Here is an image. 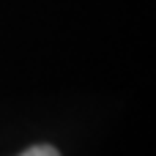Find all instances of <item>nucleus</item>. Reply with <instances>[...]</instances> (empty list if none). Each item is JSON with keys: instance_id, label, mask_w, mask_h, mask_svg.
<instances>
[{"instance_id": "1", "label": "nucleus", "mask_w": 156, "mask_h": 156, "mask_svg": "<svg viewBox=\"0 0 156 156\" xmlns=\"http://www.w3.org/2000/svg\"><path fill=\"white\" fill-rule=\"evenodd\" d=\"M22 156H60L52 145H33V148H27Z\"/></svg>"}]
</instances>
